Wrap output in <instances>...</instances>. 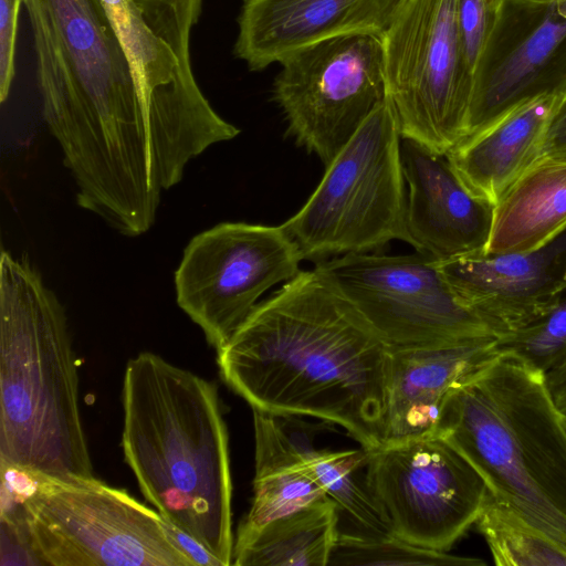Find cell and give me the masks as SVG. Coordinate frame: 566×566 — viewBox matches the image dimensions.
<instances>
[{"mask_svg":"<svg viewBox=\"0 0 566 566\" xmlns=\"http://www.w3.org/2000/svg\"><path fill=\"white\" fill-rule=\"evenodd\" d=\"M406 208L401 135L386 96L282 227L303 260H324L408 243Z\"/></svg>","mask_w":566,"mask_h":566,"instance_id":"8","label":"cell"},{"mask_svg":"<svg viewBox=\"0 0 566 566\" xmlns=\"http://www.w3.org/2000/svg\"><path fill=\"white\" fill-rule=\"evenodd\" d=\"M406 0H243L234 55L251 71L347 33L381 36Z\"/></svg>","mask_w":566,"mask_h":566,"instance_id":"17","label":"cell"},{"mask_svg":"<svg viewBox=\"0 0 566 566\" xmlns=\"http://www.w3.org/2000/svg\"><path fill=\"white\" fill-rule=\"evenodd\" d=\"M408 244L438 261L485 253L494 206L465 185L447 154L401 138Z\"/></svg>","mask_w":566,"mask_h":566,"instance_id":"16","label":"cell"},{"mask_svg":"<svg viewBox=\"0 0 566 566\" xmlns=\"http://www.w3.org/2000/svg\"><path fill=\"white\" fill-rule=\"evenodd\" d=\"M255 474L261 478L281 471L302 469L317 450L315 437L325 426L306 422L294 413L252 408Z\"/></svg>","mask_w":566,"mask_h":566,"instance_id":"24","label":"cell"},{"mask_svg":"<svg viewBox=\"0 0 566 566\" xmlns=\"http://www.w3.org/2000/svg\"><path fill=\"white\" fill-rule=\"evenodd\" d=\"M43 118L77 205L124 235L154 224L166 190L125 51L102 0H23Z\"/></svg>","mask_w":566,"mask_h":566,"instance_id":"1","label":"cell"},{"mask_svg":"<svg viewBox=\"0 0 566 566\" xmlns=\"http://www.w3.org/2000/svg\"><path fill=\"white\" fill-rule=\"evenodd\" d=\"M455 9L457 0H406L380 36L401 138L440 154L467 138L473 86Z\"/></svg>","mask_w":566,"mask_h":566,"instance_id":"9","label":"cell"},{"mask_svg":"<svg viewBox=\"0 0 566 566\" xmlns=\"http://www.w3.org/2000/svg\"><path fill=\"white\" fill-rule=\"evenodd\" d=\"M301 261L282 224L222 222L186 247L175 273L176 301L218 350L260 296L298 274Z\"/></svg>","mask_w":566,"mask_h":566,"instance_id":"12","label":"cell"},{"mask_svg":"<svg viewBox=\"0 0 566 566\" xmlns=\"http://www.w3.org/2000/svg\"><path fill=\"white\" fill-rule=\"evenodd\" d=\"M499 353L497 337L390 349L385 443L431 434L447 396Z\"/></svg>","mask_w":566,"mask_h":566,"instance_id":"18","label":"cell"},{"mask_svg":"<svg viewBox=\"0 0 566 566\" xmlns=\"http://www.w3.org/2000/svg\"><path fill=\"white\" fill-rule=\"evenodd\" d=\"M505 0H457V23L468 64L474 72Z\"/></svg>","mask_w":566,"mask_h":566,"instance_id":"28","label":"cell"},{"mask_svg":"<svg viewBox=\"0 0 566 566\" xmlns=\"http://www.w3.org/2000/svg\"><path fill=\"white\" fill-rule=\"evenodd\" d=\"M1 513L21 524L39 565L196 566L158 511L95 476L2 465Z\"/></svg>","mask_w":566,"mask_h":566,"instance_id":"6","label":"cell"},{"mask_svg":"<svg viewBox=\"0 0 566 566\" xmlns=\"http://www.w3.org/2000/svg\"><path fill=\"white\" fill-rule=\"evenodd\" d=\"M566 229V161L539 160L494 206L485 253L535 250Z\"/></svg>","mask_w":566,"mask_h":566,"instance_id":"20","label":"cell"},{"mask_svg":"<svg viewBox=\"0 0 566 566\" xmlns=\"http://www.w3.org/2000/svg\"><path fill=\"white\" fill-rule=\"evenodd\" d=\"M389 354L316 265L258 303L217 363L251 408L339 424L371 450L386 439Z\"/></svg>","mask_w":566,"mask_h":566,"instance_id":"2","label":"cell"},{"mask_svg":"<svg viewBox=\"0 0 566 566\" xmlns=\"http://www.w3.org/2000/svg\"><path fill=\"white\" fill-rule=\"evenodd\" d=\"M338 509L327 495L261 527L238 530L232 565L327 566L339 532Z\"/></svg>","mask_w":566,"mask_h":566,"instance_id":"21","label":"cell"},{"mask_svg":"<svg viewBox=\"0 0 566 566\" xmlns=\"http://www.w3.org/2000/svg\"><path fill=\"white\" fill-rule=\"evenodd\" d=\"M566 91V0H505L474 67L467 138Z\"/></svg>","mask_w":566,"mask_h":566,"instance_id":"14","label":"cell"},{"mask_svg":"<svg viewBox=\"0 0 566 566\" xmlns=\"http://www.w3.org/2000/svg\"><path fill=\"white\" fill-rule=\"evenodd\" d=\"M122 401L124 459L146 501L232 565L229 438L216 384L144 352L126 365Z\"/></svg>","mask_w":566,"mask_h":566,"instance_id":"3","label":"cell"},{"mask_svg":"<svg viewBox=\"0 0 566 566\" xmlns=\"http://www.w3.org/2000/svg\"><path fill=\"white\" fill-rule=\"evenodd\" d=\"M0 460L30 473L92 478L65 311L28 260H0Z\"/></svg>","mask_w":566,"mask_h":566,"instance_id":"4","label":"cell"},{"mask_svg":"<svg viewBox=\"0 0 566 566\" xmlns=\"http://www.w3.org/2000/svg\"><path fill=\"white\" fill-rule=\"evenodd\" d=\"M439 268L500 338L541 317L566 291V229L532 251L462 256Z\"/></svg>","mask_w":566,"mask_h":566,"instance_id":"15","label":"cell"},{"mask_svg":"<svg viewBox=\"0 0 566 566\" xmlns=\"http://www.w3.org/2000/svg\"><path fill=\"white\" fill-rule=\"evenodd\" d=\"M328 565L483 566L485 563L417 546L394 534L338 532Z\"/></svg>","mask_w":566,"mask_h":566,"instance_id":"25","label":"cell"},{"mask_svg":"<svg viewBox=\"0 0 566 566\" xmlns=\"http://www.w3.org/2000/svg\"><path fill=\"white\" fill-rule=\"evenodd\" d=\"M539 160L566 161V91L559 95L548 118Z\"/></svg>","mask_w":566,"mask_h":566,"instance_id":"30","label":"cell"},{"mask_svg":"<svg viewBox=\"0 0 566 566\" xmlns=\"http://www.w3.org/2000/svg\"><path fill=\"white\" fill-rule=\"evenodd\" d=\"M497 346L545 375L566 365V291L541 317L497 338Z\"/></svg>","mask_w":566,"mask_h":566,"instance_id":"27","label":"cell"},{"mask_svg":"<svg viewBox=\"0 0 566 566\" xmlns=\"http://www.w3.org/2000/svg\"><path fill=\"white\" fill-rule=\"evenodd\" d=\"M566 416V415H565Z\"/></svg>","mask_w":566,"mask_h":566,"instance_id":"32","label":"cell"},{"mask_svg":"<svg viewBox=\"0 0 566 566\" xmlns=\"http://www.w3.org/2000/svg\"><path fill=\"white\" fill-rule=\"evenodd\" d=\"M559 95H543L515 107L447 154L473 193L495 206L539 161Z\"/></svg>","mask_w":566,"mask_h":566,"instance_id":"19","label":"cell"},{"mask_svg":"<svg viewBox=\"0 0 566 566\" xmlns=\"http://www.w3.org/2000/svg\"><path fill=\"white\" fill-rule=\"evenodd\" d=\"M431 434L493 497L566 546V416L544 373L500 349L447 396Z\"/></svg>","mask_w":566,"mask_h":566,"instance_id":"5","label":"cell"},{"mask_svg":"<svg viewBox=\"0 0 566 566\" xmlns=\"http://www.w3.org/2000/svg\"><path fill=\"white\" fill-rule=\"evenodd\" d=\"M366 484L391 533L448 552L475 524L489 490L448 442L426 434L368 450Z\"/></svg>","mask_w":566,"mask_h":566,"instance_id":"13","label":"cell"},{"mask_svg":"<svg viewBox=\"0 0 566 566\" xmlns=\"http://www.w3.org/2000/svg\"><path fill=\"white\" fill-rule=\"evenodd\" d=\"M145 105L166 190L186 166L240 129L202 93L190 59L191 33L203 0H102Z\"/></svg>","mask_w":566,"mask_h":566,"instance_id":"7","label":"cell"},{"mask_svg":"<svg viewBox=\"0 0 566 566\" xmlns=\"http://www.w3.org/2000/svg\"><path fill=\"white\" fill-rule=\"evenodd\" d=\"M474 525L497 566H566V546L490 493Z\"/></svg>","mask_w":566,"mask_h":566,"instance_id":"22","label":"cell"},{"mask_svg":"<svg viewBox=\"0 0 566 566\" xmlns=\"http://www.w3.org/2000/svg\"><path fill=\"white\" fill-rule=\"evenodd\" d=\"M390 349L439 347L497 334L455 294L439 261L348 253L316 264Z\"/></svg>","mask_w":566,"mask_h":566,"instance_id":"10","label":"cell"},{"mask_svg":"<svg viewBox=\"0 0 566 566\" xmlns=\"http://www.w3.org/2000/svg\"><path fill=\"white\" fill-rule=\"evenodd\" d=\"M545 376L556 405L566 415V365Z\"/></svg>","mask_w":566,"mask_h":566,"instance_id":"31","label":"cell"},{"mask_svg":"<svg viewBox=\"0 0 566 566\" xmlns=\"http://www.w3.org/2000/svg\"><path fill=\"white\" fill-rule=\"evenodd\" d=\"M279 63L273 97L287 132L326 167L386 98L381 38L336 35L302 46Z\"/></svg>","mask_w":566,"mask_h":566,"instance_id":"11","label":"cell"},{"mask_svg":"<svg viewBox=\"0 0 566 566\" xmlns=\"http://www.w3.org/2000/svg\"><path fill=\"white\" fill-rule=\"evenodd\" d=\"M325 496L324 489L304 468L254 478L251 507L238 530L261 527Z\"/></svg>","mask_w":566,"mask_h":566,"instance_id":"26","label":"cell"},{"mask_svg":"<svg viewBox=\"0 0 566 566\" xmlns=\"http://www.w3.org/2000/svg\"><path fill=\"white\" fill-rule=\"evenodd\" d=\"M368 450L327 451L317 449L306 462L307 470L326 494L345 511L365 533L390 535V526L358 471L365 467Z\"/></svg>","mask_w":566,"mask_h":566,"instance_id":"23","label":"cell"},{"mask_svg":"<svg viewBox=\"0 0 566 566\" xmlns=\"http://www.w3.org/2000/svg\"><path fill=\"white\" fill-rule=\"evenodd\" d=\"M23 0H0V101L11 91L15 75L17 38Z\"/></svg>","mask_w":566,"mask_h":566,"instance_id":"29","label":"cell"}]
</instances>
